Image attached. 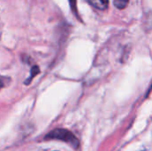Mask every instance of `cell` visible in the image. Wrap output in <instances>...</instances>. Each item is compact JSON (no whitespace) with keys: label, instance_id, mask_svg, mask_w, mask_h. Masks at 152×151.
Instances as JSON below:
<instances>
[{"label":"cell","instance_id":"1","mask_svg":"<svg viewBox=\"0 0 152 151\" xmlns=\"http://www.w3.org/2000/svg\"><path fill=\"white\" fill-rule=\"evenodd\" d=\"M45 139V140L61 141L66 143H69L74 149H77L79 146L78 140L75 137V135L71 132H69L66 129H61V128L54 129L52 132H50L49 133H47Z\"/></svg>","mask_w":152,"mask_h":151},{"label":"cell","instance_id":"2","mask_svg":"<svg viewBox=\"0 0 152 151\" xmlns=\"http://www.w3.org/2000/svg\"><path fill=\"white\" fill-rule=\"evenodd\" d=\"M91 5L98 10H106L109 6V0H86Z\"/></svg>","mask_w":152,"mask_h":151},{"label":"cell","instance_id":"3","mask_svg":"<svg viewBox=\"0 0 152 151\" xmlns=\"http://www.w3.org/2000/svg\"><path fill=\"white\" fill-rule=\"evenodd\" d=\"M129 0H114V4L118 9H124L126 7Z\"/></svg>","mask_w":152,"mask_h":151},{"label":"cell","instance_id":"4","mask_svg":"<svg viewBox=\"0 0 152 151\" xmlns=\"http://www.w3.org/2000/svg\"><path fill=\"white\" fill-rule=\"evenodd\" d=\"M2 87H3V84H2V83L0 82V89H1Z\"/></svg>","mask_w":152,"mask_h":151}]
</instances>
